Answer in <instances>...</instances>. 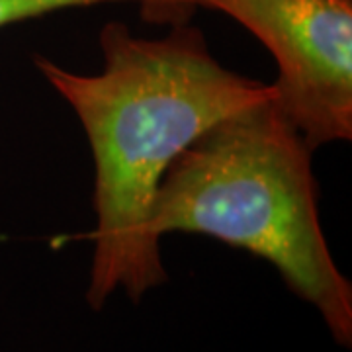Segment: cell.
<instances>
[{
	"label": "cell",
	"instance_id": "7a4b0ae2",
	"mask_svg": "<svg viewBox=\"0 0 352 352\" xmlns=\"http://www.w3.org/2000/svg\"><path fill=\"white\" fill-rule=\"evenodd\" d=\"M311 153L274 98L231 113L170 164L151 227L159 239L198 233L270 263L351 349L352 284L321 227Z\"/></svg>",
	"mask_w": 352,
	"mask_h": 352
},
{
	"label": "cell",
	"instance_id": "8992f818",
	"mask_svg": "<svg viewBox=\"0 0 352 352\" xmlns=\"http://www.w3.org/2000/svg\"><path fill=\"white\" fill-rule=\"evenodd\" d=\"M110 2H131V0H110Z\"/></svg>",
	"mask_w": 352,
	"mask_h": 352
},
{
	"label": "cell",
	"instance_id": "3957f363",
	"mask_svg": "<svg viewBox=\"0 0 352 352\" xmlns=\"http://www.w3.org/2000/svg\"><path fill=\"white\" fill-rule=\"evenodd\" d=\"M272 53L274 102L311 149L352 138V0H198Z\"/></svg>",
	"mask_w": 352,
	"mask_h": 352
},
{
	"label": "cell",
	"instance_id": "6da1fadb",
	"mask_svg": "<svg viewBox=\"0 0 352 352\" xmlns=\"http://www.w3.org/2000/svg\"><path fill=\"white\" fill-rule=\"evenodd\" d=\"M104 65L87 75L47 57L34 63L76 113L94 161L87 302L102 309L116 294L141 302L166 282L151 217L170 164L217 122L274 98V85L221 65L198 28L163 38L135 36L122 22L100 32Z\"/></svg>",
	"mask_w": 352,
	"mask_h": 352
},
{
	"label": "cell",
	"instance_id": "277c9868",
	"mask_svg": "<svg viewBox=\"0 0 352 352\" xmlns=\"http://www.w3.org/2000/svg\"><path fill=\"white\" fill-rule=\"evenodd\" d=\"M110 0H0V30L43 16L108 4Z\"/></svg>",
	"mask_w": 352,
	"mask_h": 352
},
{
	"label": "cell",
	"instance_id": "5b68a950",
	"mask_svg": "<svg viewBox=\"0 0 352 352\" xmlns=\"http://www.w3.org/2000/svg\"><path fill=\"white\" fill-rule=\"evenodd\" d=\"M138 4L139 16L153 25H176L190 24L194 12L198 10V0H131Z\"/></svg>",
	"mask_w": 352,
	"mask_h": 352
}]
</instances>
